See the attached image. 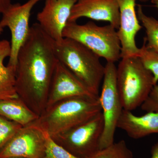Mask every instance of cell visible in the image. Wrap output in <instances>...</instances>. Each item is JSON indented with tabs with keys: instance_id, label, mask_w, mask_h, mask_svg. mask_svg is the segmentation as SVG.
Instances as JSON below:
<instances>
[{
	"instance_id": "obj_1",
	"label": "cell",
	"mask_w": 158,
	"mask_h": 158,
	"mask_svg": "<svg viewBox=\"0 0 158 158\" xmlns=\"http://www.w3.org/2000/svg\"><path fill=\"white\" fill-rule=\"evenodd\" d=\"M58 61L55 41L38 23L33 24L18 55L15 87L19 98L38 116L46 108Z\"/></svg>"
},
{
	"instance_id": "obj_2",
	"label": "cell",
	"mask_w": 158,
	"mask_h": 158,
	"mask_svg": "<svg viewBox=\"0 0 158 158\" xmlns=\"http://www.w3.org/2000/svg\"><path fill=\"white\" fill-rule=\"evenodd\" d=\"M101 112L99 97H74L48 107L31 123L53 138L88 121Z\"/></svg>"
},
{
	"instance_id": "obj_3",
	"label": "cell",
	"mask_w": 158,
	"mask_h": 158,
	"mask_svg": "<svg viewBox=\"0 0 158 158\" xmlns=\"http://www.w3.org/2000/svg\"><path fill=\"white\" fill-rule=\"evenodd\" d=\"M55 50L59 62L92 93L99 96L100 86L105 70L100 57L81 43L65 37L59 42H55Z\"/></svg>"
},
{
	"instance_id": "obj_4",
	"label": "cell",
	"mask_w": 158,
	"mask_h": 158,
	"mask_svg": "<svg viewBox=\"0 0 158 158\" xmlns=\"http://www.w3.org/2000/svg\"><path fill=\"white\" fill-rule=\"evenodd\" d=\"M116 83L123 109L130 111L141 106L155 85L152 74L135 56L121 58Z\"/></svg>"
},
{
	"instance_id": "obj_5",
	"label": "cell",
	"mask_w": 158,
	"mask_h": 158,
	"mask_svg": "<svg viewBox=\"0 0 158 158\" xmlns=\"http://www.w3.org/2000/svg\"><path fill=\"white\" fill-rule=\"evenodd\" d=\"M113 26L100 27L93 22L80 25L68 22L63 37L74 40L107 62L115 63L121 59V46L118 32Z\"/></svg>"
},
{
	"instance_id": "obj_6",
	"label": "cell",
	"mask_w": 158,
	"mask_h": 158,
	"mask_svg": "<svg viewBox=\"0 0 158 158\" xmlns=\"http://www.w3.org/2000/svg\"><path fill=\"white\" fill-rule=\"evenodd\" d=\"M117 67L113 62H107L101 95L99 96L104 119V128L99 144V150L114 143V135L118 119L123 110L116 83Z\"/></svg>"
},
{
	"instance_id": "obj_7",
	"label": "cell",
	"mask_w": 158,
	"mask_h": 158,
	"mask_svg": "<svg viewBox=\"0 0 158 158\" xmlns=\"http://www.w3.org/2000/svg\"><path fill=\"white\" fill-rule=\"evenodd\" d=\"M103 128L101 112L88 121L52 138L76 156L88 158L99 150Z\"/></svg>"
},
{
	"instance_id": "obj_8",
	"label": "cell",
	"mask_w": 158,
	"mask_h": 158,
	"mask_svg": "<svg viewBox=\"0 0 158 158\" xmlns=\"http://www.w3.org/2000/svg\"><path fill=\"white\" fill-rule=\"evenodd\" d=\"M41 0H28L24 4H11L2 15L0 25L7 27L11 34V54L8 65L16 68L19 52L27 39L31 27L29 25L32 9Z\"/></svg>"
},
{
	"instance_id": "obj_9",
	"label": "cell",
	"mask_w": 158,
	"mask_h": 158,
	"mask_svg": "<svg viewBox=\"0 0 158 158\" xmlns=\"http://www.w3.org/2000/svg\"><path fill=\"white\" fill-rule=\"evenodd\" d=\"M45 143L44 131L31 123L21 128L0 150V158H43Z\"/></svg>"
},
{
	"instance_id": "obj_10",
	"label": "cell",
	"mask_w": 158,
	"mask_h": 158,
	"mask_svg": "<svg viewBox=\"0 0 158 158\" xmlns=\"http://www.w3.org/2000/svg\"><path fill=\"white\" fill-rule=\"evenodd\" d=\"M77 0H46L42 11L37 15L38 24L55 42L63 38L72 9Z\"/></svg>"
},
{
	"instance_id": "obj_11",
	"label": "cell",
	"mask_w": 158,
	"mask_h": 158,
	"mask_svg": "<svg viewBox=\"0 0 158 158\" xmlns=\"http://www.w3.org/2000/svg\"><path fill=\"white\" fill-rule=\"evenodd\" d=\"M77 96L99 97L58 61L51 82L46 108L62 100Z\"/></svg>"
},
{
	"instance_id": "obj_12",
	"label": "cell",
	"mask_w": 158,
	"mask_h": 158,
	"mask_svg": "<svg viewBox=\"0 0 158 158\" xmlns=\"http://www.w3.org/2000/svg\"><path fill=\"white\" fill-rule=\"evenodd\" d=\"M136 1L117 0L120 13V26L117 32L121 44V58L138 57L139 55L140 48L136 45L135 37L142 27L137 16Z\"/></svg>"
},
{
	"instance_id": "obj_13",
	"label": "cell",
	"mask_w": 158,
	"mask_h": 158,
	"mask_svg": "<svg viewBox=\"0 0 158 158\" xmlns=\"http://www.w3.org/2000/svg\"><path fill=\"white\" fill-rule=\"evenodd\" d=\"M82 17L108 22L118 30L120 13L117 0H78L72 9L68 22H74Z\"/></svg>"
},
{
	"instance_id": "obj_14",
	"label": "cell",
	"mask_w": 158,
	"mask_h": 158,
	"mask_svg": "<svg viewBox=\"0 0 158 158\" xmlns=\"http://www.w3.org/2000/svg\"><path fill=\"white\" fill-rule=\"evenodd\" d=\"M117 128L124 131L134 139L158 134V113L147 112L143 116H137L131 111L123 110L118 119Z\"/></svg>"
},
{
	"instance_id": "obj_15",
	"label": "cell",
	"mask_w": 158,
	"mask_h": 158,
	"mask_svg": "<svg viewBox=\"0 0 158 158\" xmlns=\"http://www.w3.org/2000/svg\"><path fill=\"white\" fill-rule=\"evenodd\" d=\"M10 54V42L6 40H0V100L19 98L15 87L16 68L4 64Z\"/></svg>"
},
{
	"instance_id": "obj_16",
	"label": "cell",
	"mask_w": 158,
	"mask_h": 158,
	"mask_svg": "<svg viewBox=\"0 0 158 158\" xmlns=\"http://www.w3.org/2000/svg\"><path fill=\"white\" fill-rule=\"evenodd\" d=\"M0 116L23 127L31 124L39 117L19 98L0 100Z\"/></svg>"
},
{
	"instance_id": "obj_17",
	"label": "cell",
	"mask_w": 158,
	"mask_h": 158,
	"mask_svg": "<svg viewBox=\"0 0 158 158\" xmlns=\"http://www.w3.org/2000/svg\"><path fill=\"white\" fill-rule=\"evenodd\" d=\"M137 14L146 32V37L144 38L145 45L147 48L158 53V20L146 15L140 5H138Z\"/></svg>"
},
{
	"instance_id": "obj_18",
	"label": "cell",
	"mask_w": 158,
	"mask_h": 158,
	"mask_svg": "<svg viewBox=\"0 0 158 158\" xmlns=\"http://www.w3.org/2000/svg\"><path fill=\"white\" fill-rule=\"evenodd\" d=\"M88 158H134V156L124 140H121L99 150Z\"/></svg>"
},
{
	"instance_id": "obj_19",
	"label": "cell",
	"mask_w": 158,
	"mask_h": 158,
	"mask_svg": "<svg viewBox=\"0 0 158 158\" xmlns=\"http://www.w3.org/2000/svg\"><path fill=\"white\" fill-rule=\"evenodd\" d=\"M138 58L145 68L152 74L154 83L157 85L158 81V53L147 48L145 41L140 48Z\"/></svg>"
},
{
	"instance_id": "obj_20",
	"label": "cell",
	"mask_w": 158,
	"mask_h": 158,
	"mask_svg": "<svg viewBox=\"0 0 158 158\" xmlns=\"http://www.w3.org/2000/svg\"><path fill=\"white\" fill-rule=\"evenodd\" d=\"M44 131L46 143L45 154L43 158H80L73 155L64 148L57 144L48 133Z\"/></svg>"
},
{
	"instance_id": "obj_21",
	"label": "cell",
	"mask_w": 158,
	"mask_h": 158,
	"mask_svg": "<svg viewBox=\"0 0 158 158\" xmlns=\"http://www.w3.org/2000/svg\"><path fill=\"white\" fill-rule=\"evenodd\" d=\"M22 126L0 116V150Z\"/></svg>"
},
{
	"instance_id": "obj_22",
	"label": "cell",
	"mask_w": 158,
	"mask_h": 158,
	"mask_svg": "<svg viewBox=\"0 0 158 158\" xmlns=\"http://www.w3.org/2000/svg\"><path fill=\"white\" fill-rule=\"evenodd\" d=\"M141 108L146 112L158 113V85L153 86L147 98L141 105Z\"/></svg>"
},
{
	"instance_id": "obj_23",
	"label": "cell",
	"mask_w": 158,
	"mask_h": 158,
	"mask_svg": "<svg viewBox=\"0 0 158 158\" xmlns=\"http://www.w3.org/2000/svg\"><path fill=\"white\" fill-rule=\"evenodd\" d=\"M11 4V0H0V15H2Z\"/></svg>"
},
{
	"instance_id": "obj_24",
	"label": "cell",
	"mask_w": 158,
	"mask_h": 158,
	"mask_svg": "<svg viewBox=\"0 0 158 158\" xmlns=\"http://www.w3.org/2000/svg\"><path fill=\"white\" fill-rule=\"evenodd\" d=\"M151 158H158V142L152 146Z\"/></svg>"
},
{
	"instance_id": "obj_25",
	"label": "cell",
	"mask_w": 158,
	"mask_h": 158,
	"mask_svg": "<svg viewBox=\"0 0 158 158\" xmlns=\"http://www.w3.org/2000/svg\"><path fill=\"white\" fill-rule=\"evenodd\" d=\"M151 2L154 5L158 10V0H151Z\"/></svg>"
},
{
	"instance_id": "obj_26",
	"label": "cell",
	"mask_w": 158,
	"mask_h": 158,
	"mask_svg": "<svg viewBox=\"0 0 158 158\" xmlns=\"http://www.w3.org/2000/svg\"><path fill=\"white\" fill-rule=\"evenodd\" d=\"M3 31H4V28L0 25V35L2 33Z\"/></svg>"
},
{
	"instance_id": "obj_27",
	"label": "cell",
	"mask_w": 158,
	"mask_h": 158,
	"mask_svg": "<svg viewBox=\"0 0 158 158\" xmlns=\"http://www.w3.org/2000/svg\"><path fill=\"white\" fill-rule=\"evenodd\" d=\"M9 158H26L23 157H10Z\"/></svg>"
},
{
	"instance_id": "obj_28",
	"label": "cell",
	"mask_w": 158,
	"mask_h": 158,
	"mask_svg": "<svg viewBox=\"0 0 158 158\" xmlns=\"http://www.w3.org/2000/svg\"><path fill=\"white\" fill-rule=\"evenodd\" d=\"M77 1H78V0H77Z\"/></svg>"
}]
</instances>
